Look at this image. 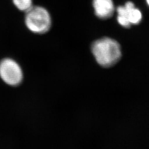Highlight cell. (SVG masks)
Masks as SVG:
<instances>
[{
	"instance_id": "1",
	"label": "cell",
	"mask_w": 149,
	"mask_h": 149,
	"mask_svg": "<svg viewBox=\"0 0 149 149\" xmlns=\"http://www.w3.org/2000/svg\"><path fill=\"white\" fill-rule=\"evenodd\" d=\"M92 52L97 63L107 68L116 64L122 55L119 43L109 38L96 40L92 45Z\"/></svg>"
},
{
	"instance_id": "2",
	"label": "cell",
	"mask_w": 149,
	"mask_h": 149,
	"mask_svg": "<svg viewBox=\"0 0 149 149\" xmlns=\"http://www.w3.org/2000/svg\"><path fill=\"white\" fill-rule=\"evenodd\" d=\"M24 22L30 31L42 34L50 30L52 19L47 8L41 6H33L25 12Z\"/></svg>"
},
{
	"instance_id": "3",
	"label": "cell",
	"mask_w": 149,
	"mask_h": 149,
	"mask_svg": "<svg viewBox=\"0 0 149 149\" xmlns=\"http://www.w3.org/2000/svg\"><path fill=\"white\" fill-rule=\"evenodd\" d=\"M0 77L8 85L16 86L21 83L23 72L19 64L11 59H5L0 63Z\"/></svg>"
},
{
	"instance_id": "4",
	"label": "cell",
	"mask_w": 149,
	"mask_h": 149,
	"mask_svg": "<svg viewBox=\"0 0 149 149\" xmlns=\"http://www.w3.org/2000/svg\"><path fill=\"white\" fill-rule=\"evenodd\" d=\"M117 12L118 22L125 28H129L132 24H138L142 19L141 12L130 1L127 2L124 6H119Z\"/></svg>"
},
{
	"instance_id": "5",
	"label": "cell",
	"mask_w": 149,
	"mask_h": 149,
	"mask_svg": "<svg viewBox=\"0 0 149 149\" xmlns=\"http://www.w3.org/2000/svg\"><path fill=\"white\" fill-rule=\"evenodd\" d=\"M93 6L96 16L103 19L111 17L114 12L112 0H93Z\"/></svg>"
},
{
	"instance_id": "6",
	"label": "cell",
	"mask_w": 149,
	"mask_h": 149,
	"mask_svg": "<svg viewBox=\"0 0 149 149\" xmlns=\"http://www.w3.org/2000/svg\"><path fill=\"white\" fill-rule=\"evenodd\" d=\"M16 8L23 12H26L33 6V0H12Z\"/></svg>"
},
{
	"instance_id": "7",
	"label": "cell",
	"mask_w": 149,
	"mask_h": 149,
	"mask_svg": "<svg viewBox=\"0 0 149 149\" xmlns=\"http://www.w3.org/2000/svg\"><path fill=\"white\" fill-rule=\"evenodd\" d=\"M146 2H147V3H148V5L149 6V0H146Z\"/></svg>"
}]
</instances>
